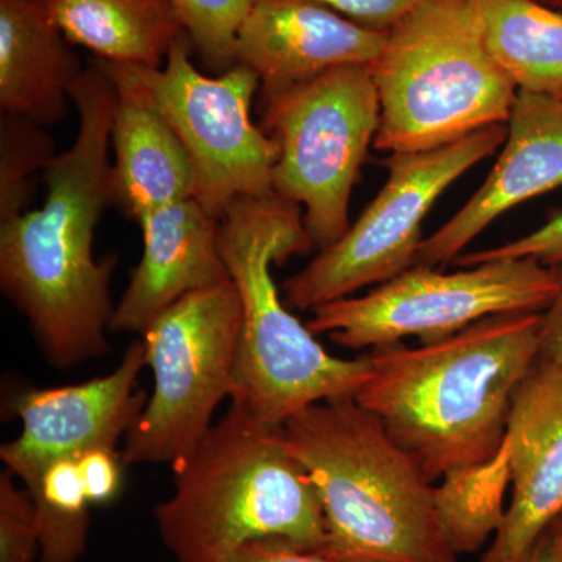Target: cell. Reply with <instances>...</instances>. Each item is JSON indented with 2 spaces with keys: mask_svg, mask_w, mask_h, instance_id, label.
Instances as JSON below:
<instances>
[{
  "mask_svg": "<svg viewBox=\"0 0 562 562\" xmlns=\"http://www.w3.org/2000/svg\"><path fill=\"white\" fill-rule=\"evenodd\" d=\"M187 33L172 44L161 68L98 60L106 72L132 83L179 136L194 172V199L221 217L241 198L272 194L279 150L250 110L260 80L243 65L220 76L202 74L191 61Z\"/></svg>",
  "mask_w": 562,
  "mask_h": 562,
  "instance_id": "9",
  "label": "cell"
},
{
  "mask_svg": "<svg viewBox=\"0 0 562 562\" xmlns=\"http://www.w3.org/2000/svg\"><path fill=\"white\" fill-rule=\"evenodd\" d=\"M41 553L38 514L13 473H0V562H35Z\"/></svg>",
  "mask_w": 562,
  "mask_h": 562,
  "instance_id": "24",
  "label": "cell"
},
{
  "mask_svg": "<svg viewBox=\"0 0 562 562\" xmlns=\"http://www.w3.org/2000/svg\"><path fill=\"white\" fill-rule=\"evenodd\" d=\"M520 562H562V513L543 528Z\"/></svg>",
  "mask_w": 562,
  "mask_h": 562,
  "instance_id": "30",
  "label": "cell"
},
{
  "mask_svg": "<svg viewBox=\"0 0 562 562\" xmlns=\"http://www.w3.org/2000/svg\"><path fill=\"white\" fill-rule=\"evenodd\" d=\"M172 472V494L155 505L154 520L176 562H225L265 539L324 547L319 492L283 427L262 424L238 403Z\"/></svg>",
  "mask_w": 562,
  "mask_h": 562,
  "instance_id": "3",
  "label": "cell"
},
{
  "mask_svg": "<svg viewBox=\"0 0 562 562\" xmlns=\"http://www.w3.org/2000/svg\"><path fill=\"white\" fill-rule=\"evenodd\" d=\"M220 246L243 305L231 401L283 427L314 403L353 397L371 380V355L333 357L284 303L272 266L314 249L303 211L277 194L236 199L220 217Z\"/></svg>",
  "mask_w": 562,
  "mask_h": 562,
  "instance_id": "4",
  "label": "cell"
},
{
  "mask_svg": "<svg viewBox=\"0 0 562 562\" xmlns=\"http://www.w3.org/2000/svg\"><path fill=\"white\" fill-rule=\"evenodd\" d=\"M513 497L480 562H520L562 513V372L536 364L514 395L508 431Z\"/></svg>",
  "mask_w": 562,
  "mask_h": 562,
  "instance_id": "15",
  "label": "cell"
},
{
  "mask_svg": "<svg viewBox=\"0 0 562 562\" xmlns=\"http://www.w3.org/2000/svg\"><path fill=\"white\" fill-rule=\"evenodd\" d=\"M512 258H531L550 268L560 265L562 262V211L530 235L492 249L460 255L454 261L469 268L482 262L512 260Z\"/></svg>",
  "mask_w": 562,
  "mask_h": 562,
  "instance_id": "25",
  "label": "cell"
},
{
  "mask_svg": "<svg viewBox=\"0 0 562 562\" xmlns=\"http://www.w3.org/2000/svg\"><path fill=\"white\" fill-rule=\"evenodd\" d=\"M225 562H347L319 549H302L283 539H265L247 543Z\"/></svg>",
  "mask_w": 562,
  "mask_h": 562,
  "instance_id": "28",
  "label": "cell"
},
{
  "mask_svg": "<svg viewBox=\"0 0 562 562\" xmlns=\"http://www.w3.org/2000/svg\"><path fill=\"white\" fill-rule=\"evenodd\" d=\"M143 255L114 308L111 333H143L191 292L231 279L220 246V217L194 198L139 222Z\"/></svg>",
  "mask_w": 562,
  "mask_h": 562,
  "instance_id": "16",
  "label": "cell"
},
{
  "mask_svg": "<svg viewBox=\"0 0 562 562\" xmlns=\"http://www.w3.org/2000/svg\"><path fill=\"white\" fill-rule=\"evenodd\" d=\"M72 105L76 139L44 172L43 206L0 222V290L27 321L47 362L61 371L109 353L116 308V255H94L95 228L113 205L116 88L94 60L74 88Z\"/></svg>",
  "mask_w": 562,
  "mask_h": 562,
  "instance_id": "1",
  "label": "cell"
},
{
  "mask_svg": "<svg viewBox=\"0 0 562 562\" xmlns=\"http://www.w3.org/2000/svg\"><path fill=\"white\" fill-rule=\"evenodd\" d=\"M380 113L371 65L341 66L262 99L261 128L279 150L273 194L301 206L319 251L349 231L351 191Z\"/></svg>",
  "mask_w": 562,
  "mask_h": 562,
  "instance_id": "7",
  "label": "cell"
},
{
  "mask_svg": "<svg viewBox=\"0 0 562 562\" xmlns=\"http://www.w3.org/2000/svg\"><path fill=\"white\" fill-rule=\"evenodd\" d=\"M254 0H169L179 14L192 49L210 69L236 65V40Z\"/></svg>",
  "mask_w": 562,
  "mask_h": 562,
  "instance_id": "23",
  "label": "cell"
},
{
  "mask_svg": "<svg viewBox=\"0 0 562 562\" xmlns=\"http://www.w3.org/2000/svg\"><path fill=\"white\" fill-rule=\"evenodd\" d=\"M103 72L116 88L111 124L113 205L139 224L157 210L194 198V172L160 111L127 80Z\"/></svg>",
  "mask_w": 562,
  "mask_h": 562,
  "instance_id": "17",
  "label": "cell"
},
{
  "mask_svg": "<svg viewBox=\"0 0 562 562\" xmlns=\"http://www.w3.org/2000/svg\"><path fill=\"white\" fill-rule=\"evenodd\" d=\"M243 305L231 279L184 295L140 333L154 386L122 446L125 465L176 464L235 391Z\"/></svg>",
  "mask_w": 562,
  "mask_h": 562,
  "instance_id": "8",
  "label": "cell"
},
{
  "mask_svg": "<svg viewBox=\"0 0 562 562\" xmlns=\"http://www.w3.org/2000/svg\"><path fill=\"white\" fill-rule=\"evenodd\" d=\"M380 98L373 147L413 154L506 124L514 81L484 46L471 0H428L387 32L371 65Z\"/></svg>",
  "mask_w": 562,
  "mask_h": 562,
  "instance_id": "6",
  "label": "cell"
},
{
  "mask_svg": "<svg viewBox=\"0 0 562 562\" xmlns=\"http://www.w3.org/2000/svg\"><path fill=\"white\" fill-rule=\"evenodd\" d=\"M147 368L140 339L122 355L120 364L90 382L18 392L10 412L21 432L0 447V460L29 492L52 462L80 461L88 450L117 449L146 406L139 373Z\"/></svg>",
  "mask_w": 562,
  "mask_h": 562,
  "instance_id": "12",
  "label": "cell"
},
{
  "mask_svg": "<svg viewBox=\"0 0 562 562\" xmlns=\"http://www.w3.org/2000/svg\"><path fill=\"white\" fill-rule=\"evenodd\" d=\"M324 508L322 552L347 562H460L435 486L353 397L314 403L283 425Z\"/></svg>",
  "mask_w": 562,
  "mask_h": 562,
  "instance_id": "5",
  "label": "cell"
},
{
  "mask_svg": "<svg viewBox=\"0 0 562 562\" xmlns=\"http://www.w3.org/2000/svg\"><path fill=\"white\" fill-rule=\"evenodd\" d=\"M386 38L317 0H254L236 40V65L258 77L266 99L341 66L372 65Z\"/></svg>",
  "mask_w": 562,
  "mask_h": 562,
  "instance_id": "13",
  "label": "cell"
},
{
  "mask_svg": "<svg viewBox=\"0 0 562 562\" xmlns=\"http://www.w3.org/2000/svg\"><path fill=\"white\" fill-rule=\"evenodd\" d=\"M506 128L505 147L490 177L442 227L424 238L416 265H450L506 211L562 187L561 99L519 91Z\"/></svg>",
  "mask_w": 562,
  "mask_h": 562,
  "instance_id": "14",
  "label": "cell"
},
{
  "mask_svg": "<svg viewBox=\"0 0 562 562\" xmlns=\"http://www.w3.org/2000/svg\"><path fill=\"white\" fill-rule=\"evenodd\" d=\"M336 13L379 32H390L428 0H317Z\"/></svg>",
  "mask_w": 562,
  "mask_h": 562,
  "instance_id": "27",
  "label": "cell"
},
{
  "mask_svg": "<svg viewBox=\"0 0 562 562\" xmlns=\"http://www.w3.org/2000/svg\"><path fill=\"white\" fill-rule=\"evenodd\" d=\"M70 44L98 60L161 68L184 27L169 0H38Z\"/></svg>",
  "mask_w": 562,
  "mask_h": 562,
  "instance_id": "19",
  "label": "cell"
},
{
  "mask_svg": "<svg viewBox=\"0 0 562 562\" xmlns=\"http://www.w3.org/2000/svg\"><path fill=\"white\" fill-rule=\"evenodd\" d=\"M484 46L517 90L562 101V11L536 0H471Z\"/></svg>",
  "mask_w": 562,
  "mask_h": 562,
  "instance_id": "20",
  "label": "cell"
},
{
  "mask_svg": "<svg viewBox=\"0 0 562 562\" xmlns=\"http://www.w3.org/2000/svg\"><path fill=\"white\" fill-rule=\"evenodd\" d=\"M542 313L487 317L441 341L373 349L355 395L431 483L498 452L514 395L538 361Z\"/></svg>",
  "mask_w": 562,
  "mask_h": 562,
  "instance_id": "2",
  "label": "cell"
},
{
  "mask_svg": "<svg viewBox=\"0 0 562 562\" xmlns=\"http://www.w3.org/2000/svg\"><path fill=\"white\" fill-rule=\"evenodd\" d=\"M124 465L121 452L109 447L88 450L81 457V482L90 505H103L120 494Z\"/></svg>",
  "mask_w": 562,
  "mask_h": 562,
  "instance_id": "26",
  "label": "cell"
},
{
  "mask_svg": "<svg viewBox=\"0 0 562 562\" xmlns=\"http://www.w3.org/2000/svg\"><path fill=\"white\" fill-rule=\"evenodd\" d=\"M560 288L554 268L512 258L439 272L413 266L362 297H346L313 310V335H327L347 349H380L417 336L441 341L475 322L501 314L541 313Z\"/></svg>",
  "mask_w": 562,
  "mask_h": 562,
  "instance_id": "10",
  "label": "cell"
},
{
  "mask_svg": "<svg viewBox=\"0 0 562 562\" xmlns=\"http://www.w3.org/2000/svg\"><path fill=\"white\" fill-rule=\"evenodd\" d=\"M60 151L44 125L2 113L0 120V222L24 213L31 179L44 173Z\"/></svg>",
  "mask_w": 562,
  "mask_h": 562,
  "instance_id": "22",
  "label": "cell"
},
{
  "mask_svg": "<svg viewBox=\"0 0 562 562\" xmlns=\"http://www.w3.org/2000/svg\"><path fill=\"white\" fill-rule=\"evenodd\" d=\"M536 2L543 3V5L550 7V9L562 11V0H536Z\"/></svg>",
  "mask_w": 562,
  "mask_h": 562,
  "instance_id": "31",
  "label": "cell"
},
{
  "mask_svg": "<svg viewBox=\"0 0 562 562\" xmlns=\"http://www.w3.org/2000/svg\"><path fill=\"white\" fill-rule=\"evenodd\" d=\"M512 484L508 441L490 460L460 465L435 487V505L443 535L458 557L480 552L505 519V497Z\"/></svg>",
  "mask_w": 562,
  "mask_h": 562,
  "instance_id": "21",
  "label": "cell"
},
{
  "mask_svg": "<svg viewBox=\"0 0 562 562\" xmlns=\"http://www.w3.org/2000/svg\"><path fill=\"white\" fill-rule=\"evenodd\" d=\"M560 280L557 295L546 313H542V336L536 364L562 372V262L553 266Z\"/></svg>",
  "mask_w": 562,
  "mask_h": 562,
  "instance_id": "29",
  "label": "cell"
},
{
  "mask_svg": "<svg viewBox=\"0 0 562 562\" xmlns=\"http://www.w3.org/2000/svg\"><path fill=\"white\" fill-rule=\"evenodd\" d=\"M506 135V124L492 125L439 149L391 154L383 162L390 171L386 183L358 221L284 280L288 308L313 312L412 269L428 211L450 184L505 144Z\"/></svg>",
  "mask_w": 562,
  "mask_h": 562,
  "instance_id": "11",
  "label": "cell"
},
{
  "mask_svg": "<svg viewBox=\"0 0 562 562\" xmlns=\"http://www.w3.org/2000/svg\"><path fill=\"white\" fill-rule=\"evenodd\" d=\"M83 66L38 0H0V110L36 124L65 120Z\"/></svg>",
  "mask_w": 562,
  "mask_h": 562,
  "instance_id": "18",
  "label": "cell"
}]
</instances>
